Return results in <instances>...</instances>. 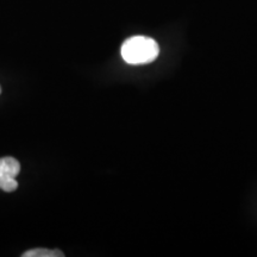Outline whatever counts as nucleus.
Wrapping results in <instances>:
<instances>
[{"label":"nucleus","mask_w":257,"mask_h":257,"mask_svg":"<svg viewBox=\"0 0 257 257\" xmlns=\"http://www.w3.org/2000/svg\"><path fill=\"white\" fill-rule=\"evenodd\" d=\"M0 93H2V88H0Z\"/></svg>","instance_id":"4"},{"label":"nucleus","mask_w":257,"mask_h":257,"mask_svg":"<svg viewBox=\"0 0 257 257\" xmlns=\"http://www.w3.org/2000/svg\"><path fill=\"white\" fill-rule=\"evenodd\" d=\"M21 172V165L15 157L0 159V189L5 192H15L18 188L16 176Z\"/></svg>","instance_id":"2"},{"label":"nucleus","mask_w":257,"mask_h":257,"mask_svg":"<svg viewBox=\"0 0 257 257\" xmlns=\"http://www.w3.org/2000/svg\"><path fill=\"white\" fill-rule=\"evenodd\" d=\"M160 48L153 38L135 36L126 40L121 46V57L128 64H146L159 56Z\"/></svg>","instance_id":"1"},{"label":"nucleus","mask_w":257,"mask_h":257,"mask_svg":"<svg viewBox=\"0 0 257 257\" xmlns=\"http://www.w3.org/2000/svg\"><path fill=\"white\" fill-rule=\"evenodd\" d=\"M23 257H63L64 253L60 250H49V249H43L38 248L34 250H29V251H25Z\"/></svg>","instance_id":"3"}]
</instances>
